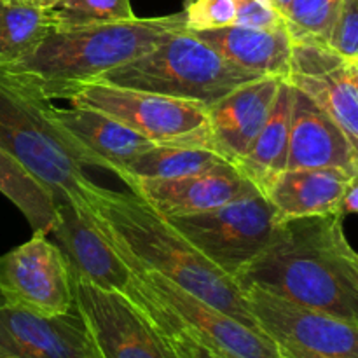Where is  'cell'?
<instances>
[{"mask_svg": "<svg viewBox=\"0 0 358 358\" xmlns=\"http://www.w3.org/2000/svg\"><path fill=\"white\" fill-rule=\"evenodd\" d=\"M339 212L280 220L261 255L236 276L250 289L358 324V254Z\"/></svg>", "mask_w": 358, "mask_h": 358, "instance_id": "6da1fadb", "label": "cell"}, {"mask_svg": "<svg viewBox=\"0 0 358 358\" xmlns=\"http://www.w3.org/2000/svg\"><path fill=\"white\" fill-rule=\"evenodd\" d=\"M94 220L135 271H152L262 332L236 280L217 268L140 196L98 185L90 199Z\"/></svg>", "mask_w": 358, "mask_h": 358, "instance_id": "7a4b0ae2", "label": "cell"}, {"mask_svg": "<svg viewBox=\"0 0 358 358\" xmlns=\"http://www.w3.org/2000/svg\"><path fill=\"white\" fill-rule=\"evenodd\" d=\"M185 30L184 10L168 16L133 17L114 23L51 30L31 52L3 65L44 100H63L77 84L126 65Z\"/></svg>", "mask_w": 358, "mask_h": 358, "instance_id": "3957f363", "label": "cell"}, {"mask_svg": "<svg viewBox=\"0 0 358 358\" xmlns=\"http://www.w3.org/2000/svg\"><path fill=\"white\" fill-rule=\"evenodd\" d=\"M49 103L0 65V147L20 159L56 201L70 199L90 208L98 185L84 171L79 150L45 115Z\"/></svg>", "mask_w": 358, "mask_h": 358, "instance_id": "277c9868", "label": "cell"}, {"mask_svg": "<svg viewBox=\"0 0 358 358\" xmlns=\"http://www.w3.org/2000/svg\"><path fill=\"white\" fill-rule=\"evenodd\" d=\"M264 76L227 62L187 30L175 31L147 55L101 73V83L164 94L210 107L236 87Z\"/></svg>", "mask_w": 358, "mask_h": 358, "instance_id": "5b68a950", "label": "cell"}, {"mask_svg": "<svg viewBox=\"0 0 358 358\" xmlns=\"http://www.w3.org/2000/svg\"><path fill=\"white\" fill-rule=\"evenodd\" d=\"M154 322L175 325L224 358H283L264 334L152 271H135L126 292Z\"/></svg>", "mask_w": 358, "mask_h": 358, "instance_id": "8992f818", "label": "cell"}, {"mask_svg": "<svg viewBox=\"0 0 358 358\" xmlns=\"http://www.w3.org/2000/svg\"><path fill=\"white\" fill-rule=\"evenodd\" d=\"M166 220L231 278L264 252L280 224L275 206L261 191L219 208Z\"/></svg>", "mask_w": 358, "mask_h": 358, "instance_id": "52a82bcc", "label": "cell"}, {"mask_svg": "<svg viewBox=\"0 0 358 358\" xmlns=\"http://www.w3.org/2000/svg\"><path fill=\"white\" fill-rule=\"evenodd\" d=\"M63 100L110 115L154 143L203 147L206 107L196 101L90 80L70 87Z\"/></svg>", "mask_w": 358, "mask_h": 358, "instance_id": "ba28073f", "label": "cell"}, {"mask_svg": "<svg viewBox=\"0 0 358 358\" xmlns=\"http://www.w3.org/2000/svg\"><path fill=\"white\" fill-rule=\"evenodd\" d=\"M73 296L101 358H180L159 327L126 294L73 278Z\"/></svg>", "mask_w": 358, "mask_h": 358, "instance_id": "9c48e42d", "label": "cell"}, {"mask_svg": "<svg viewBox=\"0 0 358 358\" xmlns=\"http://www.w3.org/2000/svg\"><path fill=\"white\" fill-rule=\"evenodd\" d=\"M266 336L283 358H358V324L250 289L245 292Z\"/></svg>", "mask_w": 358, "mask_h": 358, "instance_id": "30bf717a", "label": "cell"}, {"mask_svg": "<svg viewBox=\"0 0 358 358\" xmlns=\"http://www.w3.org/2000/svg\"><path fill=\"white\" fill-rule=\"evenodd\" d=\"M0 297L42 315H63L76 308L73 278L65 255L48 234L0 255Z\"/></svg>", "mask_w": 358, "mask_h": 358, "instance_id": "8fae6325", "label": "cell"}, {"mask_svg": "<svg viewBox=\"0 0 358 358\" xmlns=\"http://www.w3.org/2000/svg\"><path fill=\"white\" fill-rule=\"evenodd\" d=\"M49 234L65 255L72 278L105 290L128 292L135 280V269L101 231L91 208L70 199L58 201L56 224Z\"/></svg>", "mask_w": 358, "mask_h": 358, "instance_id": "7c38bea8", "label": "cell"}, {"mask_svg": "<svg viewBox=\"0 0 358 358\" xmlns=\"http://www.w3.org/2000/svg\"><path fill=\"white\" fill-rule=\"evenodd\" d=\"M0 355L13 358H101L77 308L42 315L0 297Z\"/></svg>", "mask_w": 358, "mask_h": 358, "instance_id": "4fadbf2b", "label": "cell"}, {"mask_svg": "<svg viewBox=\"0 0 358 358\" xmlns=\"http://www.w3.org/2000/svg\"><path fill=\"white\" fill-rule=\"evenodd\" d=\"M283 80L280 77H261L206 107L203 147L236 166L268 121Z\"/></svg>", "mask_w": 358, "mask_h": 358, "instance_id": "5bb4252c", "label": "cell"}, {"mask_svg": "<svg viewBox=\"0 0 358 358\" xmlns=\"http://www.w3.org/2000/svg\"><path fill=\"white\" fill-rule=\"evenodd\" d=\"M128 187L164 219L219 208L259 191L231 163L170 180H133Z\"/></svg>", "mask_w": 358, "mask_h": 358, "instance_id": "9a60e30c", "label": "cell"}, {"mask_svg": "<svg viewBox=\"0 0 358 358\" xmlns=\"http://www.w3.org/2000/svg\"><path fill=\"white\" fill-rule=\"evenodd\" d=\"M45 115L79 150L84 166L103 168L117 173L124 164L156 145L122 122L94 108L76 105L58 108L49 103Z\"/></svg>", "mask_w": 358, "mask_h": 358, "instance_id": "2e32d148", "label": "cell"}, {"mask_svg": "<svg viewBox=\"0 0 358 358\" xmlns=\"http://www.w3.org/2000/svg\"><path fill=\"white\" fill-rule=\"evenodd\" d=\"M287 168H339L352 175L358 171V157L345 131L296 86H292Z\"/></svg>", "mask_w": 358, "mask_h": 358, "instance_id": "e0dca14e", "label": "cell"}, {"mask_svg": "<svg viewBox=\"0 0 358 358\" xmlns=\"http://www.w3.org/2000/svg\"><path fill=\"white\" fill-rule=\"evenodd\" d=\"M191 34L240 69L264 77L289 79L292 41L285 27L261 30L231 24Z\"/></svg>", "mask_w": 358, "mask_h": 358, "instance_id": "ac0fdd59", "label": "cell"}, {"mask_svg": "<svg viewBox=\"0 0 358 358\" xmlns=\"http://www.w3.org/2000/svg\"><path fill=\"white\" fill-rule=\"evenodd\" d=\"M352 173L339 168H287L264 191L280 220L339 210Z\"/></svg>", "mask_w": 358, "mask_h": 358, "instance_id": "d6986e66", "label": "cell"}, {"mask_svg": "<svg viewBox=\"0 0 358 358\" xmlns=\"http://www.w3.org/2000/svg\"><path fill=\"white\" fill-rule=\"evenodd\" d=\"M290 108L292 86L289 80L280 84L275 105L268 121L259 131L248 152L238 161L236 168L264 194L273 180L287 170L290 138Z\"/></svg>", "mask_w": 358, "mask_h": 358, "instance_id": "ffe728a7", "label": "cell"}, {"mask_svg": "<svg viewBox=\"0 0 358 358\" xmlns=\"http://www.w3.org/2000/svg\"><path fill=\"white\" fill-rule=\"evenodd\" d=\"M292 86L313 98L345 131L358 157V70L355 63H343L324 76H290Z\"/></svg>", "mask_w": 358, "mask_h": 358, "instance_id": "44dd1931", "label": "cell"}, {"mask_svg": "<svg viewBox=\"0 0 358 358\" xmlns=\"http://www.w3.org/2000/svg\"><path fill=\"white\" fill-rule=\"evenodd\" d=\"M222 163L227 161L205 147L156 143L124 164L115 175L121 177L126 184L133 180H170V178L199 173Z\"/></svg>", "mask_w": 358, "mask_h": 358, "instance_id": "7402d4cb", "label": "cell"}, {"mask_svg": "<svg viewBox=\"0 0 358 358\" xmlns=\"http://www.w3.org/2000/svg\"><path fill=\"white\" fill-rule=\"evenodd\" d=\"M0 192L23 213L34 233H51L58 212L55 194L3 147H0Z\"/></svg>", "mask_w": 358, "mask_h": 358, "instance_id": "603a6c76", "label": "cell"}, {"mask_svg": "<svg viewBox=\"0 0 358 358\" xmlns=\"http://www.w3.org/2000/svg\"><path fill=\"white\" fill-rule=\"evenodd\" d=\"M52 27L48 9L0 0V65H13L34 51Z\"/></svg>", "mask_w": 358, "mask_h": 358, "instance_id": "cb8c5ba5", "label": "cell"}, {"mask_svg": "<svg viewBox=\"0 0 358 358\" xmlns=\"http://www.w3.org/2000/svg\"><path fill=\"white\" fill-rule=\"evenodd\" d=\"M49 10L55 30L133 20L129 0H58Z\"/></svg>", "mask_w": 358, "mask_h": 358, "instance_id": "d4e9b609", "label": "cell"}, {"mask_svg": "<svg viewBox=\"0 0 358 358\" xmlns=\"http://www.w3.org/2000/svg\"><path fill=\"white\" fill-rule=\"evenodd\" d=\"M343 0H292L285 13V28L292 42L327 44Z\"/></svg>", "mask_w": 358, "mask_h": 358, "instance_id": "484cf974", "label": "cell"}, {"mask_svg": "<svg viewBox=\"0 0 358 358\" xmlns=\"http://www.w3.org/2000/svg\"><path fill=\"white\" fill-rule=\"evenodd\" d=\"M343 63H346V59L324 42H292L289 77L324 76Z\"/></svg>", "mask_w": 358, "mask_h": 358, "instance_id": "4316f807", "label": "cell"}, {"mask_svg": "<svg viewBox=\"0 0 358 358\" xmlns=\"http://www.w3.org/2000/svg\"><path fill=\"white\" fill-rule=\"evenodd\" d=\"M185 30H215L236 23L234 0H187L184 7Z\"/></svg>", "mask_w": 358, "mask_h": 358, "instance_id": "83f0119b", "label": "cell"}, {"mask_svg": "<svg viewBox=\"0 0 358 358\" xmlns=\"http://www.w3.org/2000/svg\"><path fill=\"white\" fill-rule=\"evenodd\" d=\"M327 44L346 62H358V0H343Z\"/></svg>", "mask_w": 358, "mask_h": 358, "instance_id": "f1b7e54d", "label": "cell"}, {"mask_svg": "<svg viewBox=\"0 0 358 358\" xmlns=\"http://www.w3.org/2000/svg\"><path fill=\"white\" fill-rule=\"evenodd\" d=\"M234 2H236V23L234 24L261 28V30L285 27V17L280 10L275 9L269 0H234Z\"/></svg>", "mask_w": 358, "mask_h": 358, "instance_id": "f546056e", "label": "cell"}, {"mask_svg": "<svg viewBox=\"0 0 358 358\" xmlns=\"http://www.w3.org/2000/svg\"><path fill=\"white\" fill-rule=\"evenodd\" d=\"M150 320H152V318H150ZM154 324H156L157 327H159V331L166 336L168 341L171 343V346H173V350L180 358H224L217 355V353L213 352V350H210L208 346L201 345V343H199L198 339L192 338L191 334L184 332L182 329L175 327V325L163 324V322H154Z\"/></svg>", "mask_w": 358, "mask_h": 358, "instance_id": "4dcf8cb0", "label": "cell"}, {"mask_svg": "<svg viewBox=\"0 0 358 358\" xmlns=\"http://www.w3.org/2000/svg\"><path fill=\"white\" fill-rule=\"evenodd\" d=\"M341 215H350V213H358V171L352 175L348 185L345 189L341 203H339V210Z\"/></svg>", "mask_w": 358, "mask_h": 358, "instance_id": "1f68e13d", "label": "cell"}, {"mask_svg": "<svg viewBox=\"0 0 358 358\" xmlns=\"http://www.w3.org/2000/svg\"><path fill=\"white\" fill-rule=\"evenodd\" d=\"M13 2H20V3H27V6L31 7H38V9H51L58 0H13Z\"/></svg>", "mask_w": 358, "mask_h": 358, "instance_id": "d6a6232c", "label": "cell"}, {"mask_svg": "<svg viewBox=\"0 0 358 358\" xmlns=\"http://www.w3.org/2000/svg\"><path fill=\"white\" fill-rule=\"evenodd\" d=\"M269 2L275 6L276 10H280V13H282V16H285L287 9H289V6H290V2H292V0H269Z\"/></svg>", "mask_w": 358, "mask_h": 358, "instance_id": "836d02e7", "label": "cell"}, {"mask_svg": "<svg viewBox=\"0 0 358 358\" xmlns=\"http://www.w3.org/2000/svg\"><path fill=\"white\" fill-rule=\"evenodd\" d=\"M0 358H13V357H6V355H0Z\"/></svg>", "mask_w": 358, "mask_h": 358, "instance_id": "e575fe53", "label": "cell"}, {"mask_svg": "<svg viewBox=\"0 0 358 358\" xmlns=\"http://www.w3.org/2000/svg\"><path fill=\"white\" fill-rule=\"evenodd\" d=\"M355 65H357V70H358V62H357V63H355Z\"/></svg>", "mask_w": 358, "mask_h": 358, "instance_id": "d590c367", "label": "cell"}]
</instances>
